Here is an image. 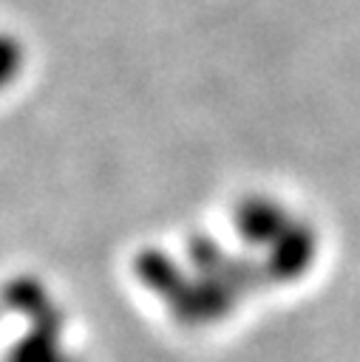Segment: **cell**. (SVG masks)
Returning a JSON list of instances; mask_svg holds the SVG:
<instances>
[{
  "label": "cell",
  "mask_w": 360,
  "mask_h": 362,
  "mask_svg": "<svg viewBox=\"0 0 360 362\" xmlns=\"http://www.w3.org/2000/svg\"><path fill=\"white\" fill-rule=\"evenodd\" d=\"M20 65H23V48H20V42L11 40L9 34L6 37L0 34V88L14 82V76L20 74Z\"/></svg>",
  "instance_id": "cell-1"
}]
</instances>
